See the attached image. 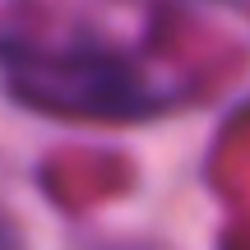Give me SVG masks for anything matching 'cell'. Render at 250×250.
Here are the masks:
<instances>
[{
	"instance_id": "cell-1",
	"label": "cell",
	"mask_w": 250,
	"mask_h": 250,
	"mask_svg": "<svg viewBox=\"0 0 250 250\" xmlns=\"http://www.w3.org/2000/svg\"><path fill=\"white\" fill-rule=\"evenodd\" d=\"M14 88L23 102L51 111H93V116H130V111H153L162 98L139 88L130 65L102 61V56H83V61H65V56H33L14 51L9 61Z\"/></svg>"
}]
</instances>
